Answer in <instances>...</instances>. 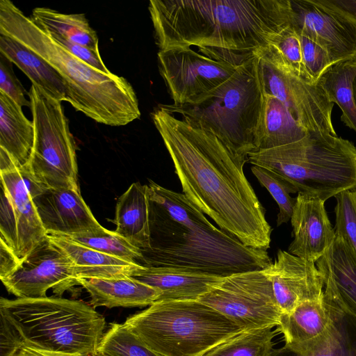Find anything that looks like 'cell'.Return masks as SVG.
Instances as JSON below:
<instances>
[{
  "instance_id": "cell-44",
  "label": "cell",
  "mask_w": 356,
  "mask_h": 356,
  "mask_svg": "<svg viewBox=\"0 0 356 356\" xmlns=\"http://www.w3.org/2000/svg\"><path fill=\"white\" fill-rule=\"evenodd\" d=\"M97 356H102V355H97Z\"/></svg>"
},
{
  "instance_id": "cell-22",
  "label": "cell",
  "mask_w": 356,
  "mask_h": 356,
  "mask_svg": "<svg viewBox=\"0 0 356 356\" xmlns=\"http://www.w3.org/2000/svg\"><path fill=\"white\" fill-rule=\"evenodd\" d=\"M47 237L70 259L78 280L130 277L142 266L138 264L104 254L65 236L47 235Z\"/></svg>"
},
{
  "instance_id": "cell-41",
  "label": "cell",
  "mask_w": 356,
  "mask_h": 356,
  "mask_svg": "<svg viewBox=\"0 0 356 356\" xmlns=\"http://www.w3.org/2000/svg\"><path fill=\"white\" fill-rule=\"evenodd\" d=\"M15 356H90L81 353H72L60 351L48 350L24 345Z\"/></svg>"
},
{
  "instance_id": "cell-43",
  "label": "cell",
  "mask_w": 356,
  "mask_h": 356,
  "mask_svg": "<svg viewBox=\"0 0 356 356\" xmlns=\"http://www.w3.org/2000/svg\"><path fill=\"white\" fill-rule=\"evenodd\" d=\"M352 91H353V97L354 103L356 106V74L353 80Z\"/></svg>"
},
{
  "instance_id": "cell-10",
  "label": "cell",
  "mask_w": 356,
  "mask_h": 356,
  "mask_svg": "<svg viewBox=\"0 0 356 356\" xmlns=\"http://www.w3.org/2000/svg\"><path fill=\"white\" fill-rule=\"evenodd\" d=\"M257 69L263 93L278 99L304 129L337 135L332 120L334 103L320 82L298 76L272 45L257 56Z\"/></svg>"
},
{
  "instance_id": "cell-27",
  "label": "cell",
  "mask_w": 356,
  "mask_h": 356,
  "mask_svg": "<svg viewBox=\"0 0 356 356\" xmlns=\"http://www.w3.org/2000/svg\"><path fill=\"white\" fill-rule=\"evenodd\" d=\"M33 140V122L26 118L20 106L0 92V148L21 168L29 161Z\"/></svg>"
},
{
  "instance_id": "cell-9",
  "label": "cell",
  "mask_w": 356,
  "mask_h": 356,
  "mask_svg": "<svg viewBox=\"0 0 356 356\" xmlns=\"http://www.w3.org/2000/svg\"><path fill=\"white\" fill-rule=\"evenodd\" d=\"M34 129L33 145L23 168L44 188L80 191L75 143L60 101L32 84L29 92Z\"/></svg>"
},
{
  "instance_id": "cell-5",
  "label": "cell",
  "mask_w": 356,
  "mask_h": 356,
  "mask_svg": "<svg viewBox=\"0 0 356 356\" xmlns=\"http://www.w3.org/2000/svg\"><path fill=\"white\" fill-rule=\"evenodd\" d=\"M248 161L275 173L292 193L325 202L356 187V147L337 135L310 132L293 143L252 152Z\"/></svg>"
},
{
  "instance_id": "cell-13",
  "label": "cell",
  "mask_w": 356,
  "mask_h": 356,
  "mask_svg": "<svg viewBox=\"0 0 356 356\" xmlns=\"http://www.w3.org/2000/svg\"><path fill=\"white\" fill-rule=\"evenodd\" d=\"M159 73L174 105L195 102L231 77L238 67L205 56L191 47L159 51Z\"/></svg>"
},
{
  "instance_id": "cell-34",
  "label": "cell",
  "mask_w": 356,
  "mask_h": 356,
  "mask_svg": "<svg viewBox=\"0 0 356 356\" xmlns=\"http://www.w3.org/2000/svg\"><path fill=\"white\" fill-rule=\"evenodd\" d=\"M335 236L341 238L356 257V187L334 196Z\"/></svg>"
},
{
  "instance_id": "cell-26",
  "label": "cell",
  "mask_w": 356,
  "mask_h": 356,
  "mask_svg": "<svg viewBox=\"0 0 356 356\" xmlns=\"http://www.w3.org/2000/svg\"><path fill=\"white\" fill-rule=\"evenodd\" d=\"M0 53L17 65L32 84L58 101H67V88L58 73L44 59L18 41L0 34Z\"/></svg>"
},
{
  "instance_id": "cell-15",
  "label": "cell",
  "mask_w": 356,
  "mask_h": 356,
  "mask_svg": "<svg viewBox=\"0 0 356 356\" xmlns=\"http://www.w3.org/2000/svg\"><path fill=\"white\" fill-rule=\"evenodd\" d=\"M296 29L318 42L332 64L356 61V24L326 0H290Z\"/></svg>"
},
{
  "instance_id": "cell-39",
  "label": "cell",
  "mask_w": 356,
  "mask_h": 356,
  "mask_svg": "<svg viewBox=\"0 0 356 356\" xmlns=\"http://www.w3.org/2000/svg\"><path fill=\"white\" fill-rule=\"evenodd\" d=\"M23 346L16 330L0 314V356H15Z\"/></svg>"
},
{
  "instance_id": "cell-36",
  "label": "cell",
  "mask_w": 356,
  "mask_h": 356,
  "mask_svg": "<svg viewBox=\"0 0 356 356\" xmlns=\"http://www.w3.org/2000/svg\"><path fill=\"white\" fill-rule=\"evenodd\" d=\"M297 32L299 35L304 66L311 79L318 83L321 76L333 65L330 56L315 40L298 31Z\"/></svg>"
},
{
  "instance_id": "cell-33",
  "label": "cell",
  "mask_w": 356,
  "mask_h": 356,
  "mask_svg": "<svg viewBox=\"0 0 356 356\" xmlns=\"http://www.w3.org/2000/svg\"><path fill=\"white\" fill-rule=\"evenodd\" d=\"M65 237L104 254L140 265L143 259L141 250L114 231L109 230L107 233L98 236Z\"/></svg>"
},
{
  "instance_id": "cell-32",
  "label": "cell",
  "mask_w": 356,
  "mask_h": 356,
  "mask_svg": "<svg viewBox=\"0 0 356 356\" xmlns=\"http://www.w3.org/2000/svg\"><path fill=\"white\" fill-rule=\"evenodd\" d=\"M97 355L162 356L147 347L124 323H111L102 337Z\"/></svg>"
},
{
  "instance_id": "cell-30",
  "label": "cell",
  "mask_w": 356,
  "mask_h": 356,
  "mask_svg": "<svg viewBox=\"0 0 356 356\" xmlns=\"http://www.w3.org/2000/svg\"><path fill=\"white\" fill-rule=\"evenodd\" d=\"M356 74V61L332 65L320 79L330 101L341 110V121L356 132V106L354 103L352 83Z\"/></svg>"
},
{
  "instance_id": "cell-25",
  "label": "cell",
  "mask_w": 356,
  "mask_h": 356,
  "mask_svg": "<svg viewBox=\"0 0 356 356\" xmlns=\"http://www.w3.org/2000/svg\"><path fill=\"white\" fill-rule=\"evenodd\" d=\"M114 231L130 243L146 250L149 245V196L147 185L133 183L118 198L115 218Z\"/></svg>"
},
{
  "instance_id": "cell-6",
  "label": "cell",
  "mask_w": 356,
  "mask_h": 356,
  "mask_svg": "<svg viewBox=\"0 0 356 356\" xmlns=\"http://www.w3.org/2000/svg\"><path fill=\"white\" fill-rule=\"evenodd\" d=\"M263 102L256 56L195 102L159 106L180 115L193 125L212 131L233 152L248 159L257 148Z\"/></svg>"
},
{
  "instance_id": "cell-21",
  "label": "cell",
  "mask_w": 356,
  "mask_h": 356,
  "mask_svg": "<svg viewBox=\"0 0 356 356\" xmlns=\"http://www.w3.org/2000/svg\"><path fill=\"white\" fill-rule=\"evenodd\" d=\"M130 277L161 291L157 300H198L223 278L181 269L143 266Z\"/></svg>"
},
{
  "instance_id": "cell-11",
  "label": "cell",
  "mask_w": 356,
  "mask_h": 356,
  "mask_svg": "<svg viewBox=\"0 0 356 356\" xmlns=\"http://www.w3.org/2000/svg\"><path fill=\"white\" fill-rule=\"evenodd\" d=\"M197 300L245 330L277 326L282 314L265 269L223 277Z\"/></svg>"
},
{
  "instance_id": "cell-18",
  "label": "cell",
  "mask_w": 356,
  "mask_h": 356,
  "mask_svg": "<svg viewBox=\"0 0 356 356\" xmlns=\"http://www.w3.org/2000/svg\"><path fill=\"white\" fill-rule=\"evenodd\" d=\"M291 222L294 239L288 252L316 263L335 238L334 229L325 211V201L298 193Z\"/></svg>"
},
{
  "instance_id": "cell-31",
  "label": "cell",
  "mask_w": 356,
  "mask_h": 356,
  "mask_svg": "<svg viewBox=\"0 0 356 356\" xmlns=\"http://www.w3.org/2000/svg\"><path fill=\"white\" fill-rule=\"evenodd\" d=\"M272 328L266 327L244 330L202 356H271L273 339L277 332Z\"/></svg>"
},
{
  "instance_id": "cell-28",
  "label": "cell",
  "mask_w": 356,
  "mask_h": 356,
  "mask_svg": "<svg viewBox=\"0 0 356 356\" xmlns=\"http://www.w3.org/2000/svg\"><path fill=\"white\" fill-rule=\"evenodd\" d=\"M261 128L257 150L275 148L298 141L308 132L275 97L263 93Z\"/></svg>"
},
{
  "instance_id": "cell-7",
  "label": "cell",
  "mask_w": 356,
  "mask_h": 356,
  "mask_svg": "<svg viewBox=\"0 0 356 356\" xmlns=\"http://www.w3.org/2000/svg\"><path fill=\"white\" fill-rule=\"evenodd\" d=\"M0 314L24 345L97 356L106 320L93 307L61 297L0 299Z\"/></svg>"
},
{
  "instance_id": "cell-4",
  "label": "cell",
  "mask_w": 356,
  "mask_h": 356,
  "mask_svg": "<svg viewBox=\"0 0 356 356\" xmlns=\"http://www.w3.org/2000/svg\"><path fill=\"white\" fill-rule=\"evenodd\" d=\"M0 34L18 41L49 63L65 81L66 102L77 111L113 127L140 118L136 92L124 78L102 72L75 57L9 0L0 1Z\"/></svg>"
},
{
  "instance_id": "cell-24",
  "label": "cell",
  "mask_w": 356,
  "mask_h": 356,
  "mask_svg": "<svg viewBox=\"0 0 356 356\" xmlns=\"http://www.w3.org/2000/svg\"><path fill=\"white\" fill-rule=\"evenodd\" d=\"M330 321V307L323 295L302 302L291 312L282 314L276 330L284 336V346L293 350L319 338Z\"/></svg>"
},
{
  "instance_id": "cell-42",
  "label": "cell",
  "mask_w": 356,
  "mask_h": 356,
  "mask_svg": "<svg viewBox=\"0 0 356 356\" xmlns=\"http://www.w3.org/2000/svg\"><path fill=\"white\" fill-rule=\"evenodd\" d=\"M334 9L356 24V0H326Z\"/></svg>"
},
{
  "instance_id": "cell-12",
  "label": "cell",
  "mask_w": 356,
  "mask_h": 356,
  "mask_svg": "<svg viewBox=\"0 0 356 356\" xmlns=\"http://www.w3.org/2000/svg\"><path fill=\"white\" fill-rule=\"evenodd\" d=\"M0 175V241L21 263L47 234L20 168L2 148Z\"/></svg>"
},
{
  "instance_id": "cell-40",
  "label": "cell",
  "mask_w": 356,
  "mask_h": 356,
  "mask_svg": "<svg viewBox=\"0 0 356 356\" xmlns=\"http://www.w3.org/2000/svg\"><path fill=\"white\" fill-rule=\"evenodd\" d=\"M20 261L15 253L0 241V278L13 273L19 266Z\"/></svg>"
},
{
  "instance_id": "cell-2",
  "label": "cell",
  "mask_w": 356,
  "mask_h": 356,
  "mask_svg": "<svg viewBox=\"0 0 356 356\" xmlns=\"http://www.w3.org/2000/svg\"><path fill=\"white\" fill-rule=\"evenodd\" d=\"M159 51L172 47L257 56L291 23L290 0H151Z\"/></svg>"
},
{
  "instance_id": "cell-8",
  "label": "cell",
  "mask_w": 356,
  "mask_h": 356,
  "mask_svg": "<svg viewBox=\"0 0 356 356\" xmlns=\"http://www.w3.org/2000/svg\"><path fill=\"white\" fill-rule=\"evenodd\" d=\"M124 324L162 356H202L245 330L197 300H156Z\"/></svg>"
},
{
  "instance_id": "cell-14",
  "label": "cell",
  "mask_w": 356,
  "mask_h": 356,
  "mask_svg": "<svg viewBox=\"0 0 356 356\" xmlns=\"http://www.w3.org/2000/svg\"><path fill=\"white\" fill-rule=\"evenodd\" d=\"M1 280L17 298H44L49 289L56 296H62L79 285L71 261L47 235L13 273Z\"/></svg>"
},
{
  "instance_id": "cell-20",
  "label": "cell",
  "mask_w": 356,
  "mask_h": 356,
  "mask_svg": "<svg viewBox=\"0 0 356 356\" xmlns=\"http://www.w3.org/2000/svg\"><path fill=\"white\" fill-rule=\"evenodd\" d=\"M315 264L323 277L324 291L356 316V257L346 243L335 236Z\"/></svg>"
},
{
  "instance_id": "cell-37",
  "label": "cell",
  "mask_w": 356,
  "mask_h": 356,
  "mask_svg": "<svg viewBox=\"0 0 356 356\" xmlns=\"http://www.w3.org/2000/svg\"><path fill=\"white\" fill-rule=\"evenodd\" d=\"M47 33L55 42L77 58L102 72L106 74L111 72L104 63L99 50H94L83 45L72 42L56 33Z\"/></svg>"
},
{
  "instance_id": "cell-1",
  "label": "cell",
  "mask_w": 356,
  "mask_h": 356,
  "mask_svg": "<svg viewBox=\"0 0 356 356\" xmlns=\"http://www.w3.org/2000/svg\"><path fill=\"white\" fill-rule=\"evenodd\" d=\"M151 117L189 201L245 245L268 249L272 228L243 172L248 159L233 152L212 131L159 105Z\"/></svg>"
},
{
  "instance_id": "cell-19",
  "label": "cell",
  "mask_w": 356,
  "mask_h": 356,
  "mask_svg": "<svg viewBox=\"0 0 356 356\" xmlns=\"http://www.w3.org/2000/svg\"><path fill=\"white\" fill-rule=\"evenodd\" d=\"M324 297L331 315L327 330L294 350L284 346L273 349L271 356H356V316L325 291Z\"/></svg>"
},
{
  "instance_id": "cell-3",
  "label": "cell",
  "mask_w": 356,
  "mask_h": 356,
  "mask_svg": "<svg viewBox=\"0 0 356 356\" xmlns=\"http://www.w3.org/2000/svg\"><path fill=\"white\" fill-rule=\"evenodd\" d=\"M148 187L150 237L142 266L225 277L273 263L266 250L248 247L212 225L184 193L152 180Z\"/></svg>"
},
{
  "instance_id": "cell-38",
  "label": "cell",
  "mask_w": 356,
  "mask_h": 356,
  "mask_svg": "<svg viewBox=\"0 0 356 356\" xmlns=\"http://www.w3.org/2000/svg\"><path fill=\"white\" fill-rule=\"evenodd\" d=\"M0 92L6 95L22 108L31 107V102L25 97V91L18 79L14 76L11 69L3 60H0Z\"/></svg>"
},
{
  "instance_id": "cell-29",
  "label": "cell",
  "mask_w": 356,
  "mask_h": 356,
  "mask_svg": "<svg viewBox=\"0 0 356 356\" xmlns=\"http://www.w3.org/2000/svg\"><path fill=\"white\" fill-rule=\"evenodd\" d=\"M32 19L51 33L94 50H99L98 38L83 14H63L42 7L33 10Z\"/></svg>"
},
{
  "instance_id": "cell-17",
  "label": "cell",
  "mask_w": 356,
  "mask_h": 356,
  "mask_svg": "<svg viewBox=\"0 0 356 356\" xmlns=\"http://www.w3.org/2000/svg\"><path fill=\"white\" fill-rule=\"evenodd\" d=\"M265 270L282 314L291 312L302 302L324 295L323 279L313 261L279 250L274 263Z\"/></svg>"
},
{
  "instance_id": "cell-35",
  "label": "cell",
  "mask_w": 356,
  "mask_h": 356,
  "mask_svg": "<svg viewBox=\"0 0 356 356\" xmlns=\"http://www.w3.org/2000/svg\"><path fill=\"white\" fill-rule=\"evenodd\" d=\"M251 170L261 186L265 187L278 204L280 211L277 225L280 226L291 220L296 197L290 195V187L278 175L264 168L253 165Z\"/></svg>"
},
{
  "instance_id": "cell-16",
  "label": "cell",
  "mask_w": 356,
  "mask_h": 356,
  "mask_svg": "<svg viewBox=\"0 0 356 356\" xmlns=\"http://www.w3.org/2000/svg\"><path fill=\"white\" fill-rule=\"evenodd\" d=\"M33 200L47 235L98 236L109 231L97 222L80 191L42 187Z\"/></svg>"
},
{
  "instance_id": "cell-23",
  "label": "cell",
  "mask_w": 356,
  "mask_h": 356,
  "mask_svg": "<svg viewBox=\"0 0 356 356\" xmlns=\"http://www.w3.org/2000/svg\"><path fill=\"white\" fill-rule=\"evenodd\" d=\"M78 281L90 294L93 307H143L156 302L161 295L159 290L131 277Z\"/></svg>"
}]
</instances>
